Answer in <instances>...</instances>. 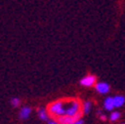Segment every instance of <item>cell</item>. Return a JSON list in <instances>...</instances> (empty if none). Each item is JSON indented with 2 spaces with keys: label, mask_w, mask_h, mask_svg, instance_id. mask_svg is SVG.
<instances>
[{
  "label": "cell",
  "mask_w": 125,
  "mask_h": 124,
  "mask_svg": "<svg viewBox=\"0 0 125 124\" xmlns=\"http://www.w3.org/2000/svg\"><path fill=\"white\" fill-rule=\"evenodd\" d=\"M119 118H120V113L117 112V111L112 112L111 115H110V117H109V119H110L111 121H116V120H118Z\"/></svg>",
  "instance_id": "30bf717a"
},
{
  "label": "cell",
  "mask_w": 125,
  "mask_h": 124,
  "mask_svg": "<svg viewBox=\"0 0 125 124\" xmlns=\"http://www.w3.org/2000/svg\"><path fill=\"white\" fill-rule=\"evenodd\" d=\"M96 83V77L94 75H86L81 80V84L86 87L92 86L93 84H95Z\"/></svg>",
  "instance_id": "7a4b0ae2"
},
{
  "label": "cell",
  "mask_w": 125,
  "mask_h": 124,
  "mask_svg": "<svg viewBox=\"0 0 125 124\" xmlns=\"http://www.w3.org/2000/svg\"><path fill=\"white\" fill-rule=\"evenodd\" d=\"M48 124H61V123H59L58 121H56V120L54 119V120H49V121H48Z\"/></svg>",
  "instance_id": "7c38bea8"
},
{
  "label": "cell",
  "mask_w": 125,
  "mask_h": 124,
  "mask_svg": "<svg viewBox=\"0 0 125 124\" xmlns=\"http://www.w3.org/2000/svg\"><path fill=\"white\" fill-rule=\"evenodd\" d=\"M114 107H121L125 103V97L122 95H116L113 97Z\"/></svg>",
  "instance_id": "52a82bcc"
},
{
  "label": "cell",
  "mask_w": 125,
  "mask_h": 124,
  "mask_svg": "<svg viewBox=\"0 0 125 124\" xmlns=\"http://www.w3.org/2000/svg\"><path fill=\"white\" fill-rule=\"evenodd\" d=\"M100 118H101V120H104V121L106 120V116H105V115H102V114H101V115H100Z\"/></svg>",
  "instance_id": "4fadbf2b"
},
{
  "label": "cell",
  "mask_w": 125,
  "mask_h": 124,
  "mask_svg": "<svg viewBox=\"0 0 125 124\" xmlns=\"http://www.w3.org/2000/svg\"><path fill=\"white\" fill-rule=\"evenodd\" d=\"M37 113H38V116H39V118H40L41 120L47 121V122L50 120V118H49V112H48V110H47L46 108H44V107L38 108Z\"/></svg>",
  "instance_id": "5b68a950"
},
{
  "label": "cell",
  "mask_w": 125,
  "mask_h": 124,
  "mask_svg": "<svg viewBox=\"0 0 125 124\" xmlns=\"http://www.w3.org/2000/svg\"><path fill=\"white\" fill-rule=\"evenodd\" d=\"M72 124H83V120L81 118V119H79V120H76V121L73 122Z\"/></svg>",
  "instance_id": "8fae6325"
},
{
  "label": "cell",
  "mask_w": 125,
  "mask_h": 124,
  "mask_svg": "<svg viewBox=\"0 0 125 124\" xmlns=\"http://www.w3.org/2000/svg\"><path fill=\"white\" fill-rule=\"evenodd\" d=\"M31 113H32V109H31V107L29 106H24L21 108V110L19 112V117L23 120H26L29 118V116L31 115Z\"/></svg>",
  "instance_id": "277c9868"
},
{
  "label": "cell",
  "mask_w": 125,
  "mask_h": 124,
  "mask_svg": "<svg viewBox=\"0 0 125 124\" xmlns=\"http://www.w3.org/2000/svg\"><path fill=\"white\" fill-rule=\"evenodd\" d=\"M90 107H91V102L90 101H85L83 105V113L87 114L89 111H90Z\"/></svg>",
  "instance_id": "ba28073f"
},
{
  "label": "cell",
  "mask_w": 125,
  "mask_h": 124,
  "mask_svg": "<svg viewBox=\"0 0 125 124\" xmlns=\"http://www.w3.org/2000/svg\"><path fill=\"white\" fill-rule=\"evenodd\" d=\"M122 124H125V123H122Z\"/></svg>",
  "instance_id": "5bb4252c"
},
{
  "label": "cell",
  "mask_w": 125,
  "mask_h": 124,
  "mask_svg": "<svg viewBox=\"0 0 125 124\" xmlns=\"http://www.w3.org/2000/svg\"><path fill=\"white\" fill-rule=\"evenodd\" d=\"M48 112H49V114L53 118H56L58 116H64V115H66L62 101V100H58V101H55V102L51 103L48 106Z\"/></svg>",
  "instance_id": "6da1fadb"
},
{
  "label": "cell",
  "mask_w": 125,
  "mask_h": 124,
  "mask_svg": "<svg viewBox=\"0 0 125 124\" xmlns=\"http://www.w3.org/2000/svg\"><path fill=\"white\" fill-rule=\"evenodd\" d=\"M104 108L108 111H111L114 108V102H113V97H106L104 102H103Z\"/></svg>",
  "instance_id": "8992f818"
},
{
  "label": "cell",
  "mask_w": 125,
  "mask_h": 124,
  "mask_svg": "<svg viewBox=\"0 0 125 124\" xmlns=\"http://www.w3.org/2000/svg\"><path fill=\"white\" fill-rule=\"evenodd\" d=\"M95 89H96V91L98 92V93L105 94V93H107V92L109 91L110 86H109V84L106 83H97L95 84Z\"/></svg>",
  "instance_id": "3957f363"
},
{
  "label": "cell",
  "mask_w": 125,
  "mask_h": 124,
  "mask_svg": "<svg viewBox=\"0 0 125 124\" xmlns=\"http://www.w3.org/2000/svg\"><path fill=\"white\" fill-rule=\"evenodd\" d=\"M10 103H11V105H12L13 107H18V106L20 105V98H18V97H13V98H11Z\"/></svg>",
  "instance_id": "9c48e42d"
}]
</instances>
